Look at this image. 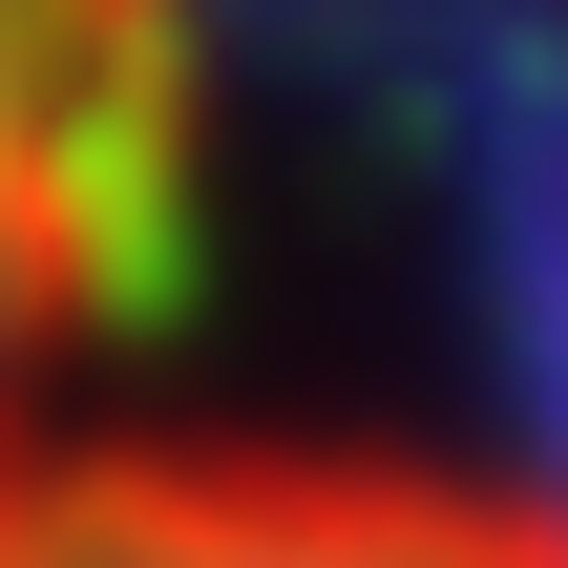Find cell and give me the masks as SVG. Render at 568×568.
I'll return each mask as SVG.
<instances>
[{"mask_svg": "<svg viewBox=\"0 0 568 568\" xmlns=\"http://www.w3.org/2000/svg\"><path fill=\"white\" fill-rule=\"evenodd\" d=\"M0 568H568V485L400 464V443L63 422L0 464Z\"/></svg>", "mask_w": 568, "mask_h": 568, "instance_id": "cell-1", "label": "cell"}, {"mask_svg": "<svg viewBox=\"0 0 568 568\" xmlns=\"http://www.w3.org/2000/svg\"><path fill=\"white\" fill-rule=\"evenodd\" d=\"M190 211V0H0V464L169 274Z\"/></svg>", "mask_w": 568, "mask_h": 568, "instance_id": "cell-2", "label": "cell"}]
</instances>
